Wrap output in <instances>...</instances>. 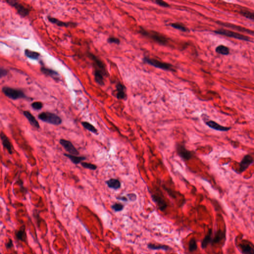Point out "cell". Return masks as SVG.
I'll return each instance as SVG.
<instances>
[{
  "mask_svg": "<svg viewBox=\"0 0 254 254\" xmlns=\"http://www.w3.org/2000/svg\"><path fill=\"white\" fill-rule=\"evenodd\" d=\"M111 208L113 209V211L115 212H120L123 210L124 208V205L121 203L114 204L111 206Z\"/></svg>",
  "mask_w": 254,
  "mask_h": 254,
  "instance_id": "f1b7e54d",
  "label": "cell"
},
{
  "mask_svg": "<svg viewBox=\"0 0 254 254\" xmlns=\"http://www.w3.org/2000/svg\"><path fill=\"white\" fill-rule=\"evenodd\" d=\"M81 164L84 168L89 169L91 170H95L97 168L96 165L92 164V163H89V162H81Z\"/></svg>",
  "mask_w": 254,
  "mask_h": 254,
  "instance_id": "f546056e",
  "label": "cell"
},
{
  "mask_svg": "<svg viewBox=\"0 0 254 254\" xmlns=\"http://www.w3.org/2000/svg\"><path fill=\"white\" fill-rule=\"evenodd\" d=\"M226 237V232H223L221 230L217 231V232L214 234V237L212 238V244H217L219 243V242L225 238Z\"/></svg>",
  "mask_w": 254,
  "mask_h": 254,
  "instance_id": "603a6c76",
  "label": "cell"
},
{
  "mask_svg": "<svg viewBox=\"0 0 254 254\" xmlns=\"http://www.w3.org/2000/svg\"><path fill=\"white\" fill-rule=\"evenodd\" d=\"M176 151L177 155L184 161H189L194 156L195 152L188 150L183 142L176 145Z\"/></svg>",
  "mask_w": 254,
  "mask_h": 254,
  "instance_id": "7a4b0ae2",
  "label": "cell"
},
{
  "mask_svg": "<svg viewBox=\"0 0 254 254\" xmlns=\"http://www.w3.org/2000/svg\"><path fill=\"white\" fill-rule=\"evenodd\" d=\"M8 74V71L6 69L0 68V78L6 76Z\"/></svg>",
  "mask_w": 254,
  "mask_h": 254,
  "instance_id": "74e56055",
  "label": "cell"
},
{
  "mask_svg": "<svg viewBox=\"0 0 254 254\" xmlns=\"http://www.w3.org/2000/svg\"><path fill=\"white\" fill-rule=\"evenodd\" d=\"M81 125H82V126H83L85 129L90 131V132L94 134H96V135L98 134V131H97L96 128H95L93 125L90 123L89 122L84 121V122H81Z\"/></svg>",
  "mask_w": 254,
  "mask_h": 254,
  "instance_id": "d4e9b609",
  "label": "cell"
},
{
  "mask_svg": "<svg viewBox=\"0 0 254 254\" xmlns=\"http://www.w3.org/2000/svg\"><path fill=\"white\" fill-rule=\"evenodd\" d=\"M170 26L173 27L174 28L177 29L178 30H181V31L186 32L187 31V28L185 27L184 25H182L178 23H173V24H170Z\"/></svg>",
  "mask_w": 254,
  "mask_h": 254,
  "instance_id": "1f68e13d",
  "label": "cell"
},
{
  "mask_svg": "<svg viewBox=\"0 0 254 254\" xmlns=\"http://www.w3.org/2000/svg\"><path fill=\"white\" fill-rule=\"evenodd\" d=\"M204 124L210 128L221 132H227L231 130V127H226L222 126L219 124L217 123L216 121L212 120L204 119Z\"/></svg>",
  "mask_w": 254,
  "mask_h": 254,
  "instance_id": "9c48e42d",
  "label": "cell"
},
{
  "mask_svg": "<svg viewBox=\"0 0 254 254\" xmlns=\"http://www.w3.org/2000/svg\"><path fill=\"white\" fill-rule=\"evenodd\" d=\"M141 33H142V34H143V35L150 36V37L153 39V40H155V41H156L159 43L165 44L167 42L166 39L164 37L160 35L159 34L154 33H148V32L145 31V30H142V31H141Z\"/></svg>",
  "mask_w": 254,
  "mask_h": 254,
  "instance_id": "9a60e30c",
  "label": "cell"
},
{
  "mask_svg": "<svg viewBox=\"0 0 254 254\" xmlns=\"http://www.w3.org/2000/svg\"><path fill=\"white\" fill-rule=\"evenodd\" d=\"M127 196L128 197L129 200L131 201V202L136 201L137 200V196L134 193L128 194H127Z\"/></svg>",
  "mask_w": 254,
  "mask_h": 254,
  "instance_id": "d590c367",
  "label": "cell"
},
{
  "mask_svg": "<svg viewBox=\"0 0 254 254\" xmlns=\"http://www.w3.org/2000/svg\"><path fill=\"white\" fill-rule=\"evenodd\" d=\"M38 117L43 122L56 126H58L62 123V120L59 116L51 112H42L38 115Z\"/></svg>",
  "mask_w": 254,
  "mask_h": 254,
  "instance_id": "6da1fadb",
  "label": "cell"
},
{
  "mask_svg": "<svg viewBox=\"0 0 254 254\" xmlns=\"http://www.w3.org/2000/svg\"><path fill=\"white\" fill-rule=\"evenodd\" d=\"M15 238L20 241L23 242L28 245V236L26 234V227L25 225L20 226L18 229H16L15 232Z\"/></svg>",
  "mask_w": 254,
  "mask_h": 254,
  "instance_id": "7c38bea8",
  "label": "cell"
},
{
  "mask_svg": "<svg viewBox=\"0 0 254 254\" xmlns=\"http://www.w3.org/2000/svg\"><path fill=\"white\" fill-rule=\"evenodd\" d=\"M212 229H209L202 240V243H201V247L202 249H206L208 244L212 242Z\"/></svg>",
  "mask_w": 254,
  "mask_h": 254,
  "instance_id": "44dd1931",
  "label": "cell"
},
{
  "mask_svg": "<svg viewBox=\"0 0 254 254\" xmlns=\"http://www.w3.org/2000/svg\"><path fill=\"white\" fill-rule=\"evenodd\" d=\"M117 90V98L118 99H124L127 96L126 92V88L121 83H118L116 85Z\"/></svg>",
  "mask_w": 254,
  "mask_h": 254,
  "instance_id": "ac0fdd59",
  "label": "cell"
},
{
  "mask_svg": "<svg viewBox=\"0 0 254 254\" xmlns=\"http://www.w3.org/2000/svg\"><path fill=\"white\" fill-rule=\"evenodd\" d=\"M238 247L242 254H254V245L249 241H242L238 245Z\"/></svg>",
  "mask_w": 254,
  "mask_h": 254,
  "instance_id": "ba28073f",
  "label": "cell"
},
{
  "mask_svg": "<svg viewBox=\"0 0 254 254\" xmlns=\"http://www.w3.org/2000/svg\"><path fill=\"white\" fill-rule=\"evenodd\" d=\"M41 71L44 75L53 77V78H56L59 76V74L57 72H56V71L52 69H48L47 68L41 67Z\"/></svg>",
  "mask_w": 254,
  "mask_h": 254,
  "instance_id": "cb8c5ba5",
  "label": "cell"
},
{
  "mask_svg": "<svg viewBox=\"0 0 254 254\" xmlns=\"http://www.w3.org/2000/svg\"><path fill=\"white\" fill-rule=\"evenodd\" d=\"M216 52L223 55H228L230 53L229 48L224 45H221L217 46L216 49Z\"/></svg>",
  "mask_w": 254,
  "mask_h": 254,
  "instance_id": "484cf974",
  "label": "cell"
},
{
  "mask_svg": "<svg viewBox=\"0 0 254 254\" xmlns=\"http://www.w3.org/2000/svg\"><path fill=\"white\" fill-rule=\"evenodd\" d=\"M217 24H219V25H221L222 26H225V27H227V28H231L233 29L237 30V31L243 32V33H246L252 35H254V32L253 31L249 30V29L246 28L241 27V26H238V25L233 24H228V23H221L219 21L217 22Z\"/></svg>",
  "mask_w": 254,
  "mask_h": 254,
  "instance_id": "5bb4252c",
  "label": "cell"
},
{
  "mask_svg": "<svg viewBox=\"0 0 254 254\" xmlns=\"http://www.w3.org/2000/svg\"><path fill=\"white\" fill-rule=\"evenodd\" d=\"M64 155L66 157L69 158L72 163H74L75 164H78L79 163H81L82 161L85 160H86V157H84V156H78L74 155H70V154H67V153H65L64 154Z\"/></svg>",
  "mask_w": 254,
  "mask_h": 254,
  "instance_id": "7402d4cb",
  "label": "cell"
},
{
  "mask_svg": "<svg viewBox=\"0 0 254 254\" xmlns=\"http://www.w3.org/2000/svg\"><path fill=\"white\" fill-rule=\"evenodd\" d=\"M254 163V158L250 155L244 156L239 163V168L238 170H234L238 174H241L245 172L251 165Z\"/></svg>",
  "mask_w": 254,
  "mask_h": 254,
  "instance_id": "8992f818",
  "label": "cell"
},
{
  "mask_svg": "<svg viewBox=\"0 0 254 254\" xmlns=\"http://www.w3.org/2000/svg\"><path fill=\"white\" fill-rule=\"evenodd\" d=\"M5 246L7 250H10L11 248H13L14 246L13 240L11 238H9L8 240L5 244Z\"/></svg>",
  "mask_w": 254,
  "mask_h": 254,
  "instance_id": "836d02e7",
  "label": "cell"
},
{
  "mask_svg": "<svg viewBox=\"0 0 254 254\" xmlns=\"http://www.w3.org/2000/svg\"><path fill=\"white\" fill-rule=\"evenodd\" d=\"M143 61L149 65L162 70L171 71L173 68L172 65L166 63L161 62L160 61H158L156 59L145 57L143 58Z\"/></svg>",
  "mask_w": 254,
  "mask_h": 254,
  "instance_id": "5b68a950",
  "label": "cell"
},
{
  "mask_svg": "<svg viewBox=\"0 0 254 254\" xmlns=\"http://www.w3.org/2000/svg\"><path fill=\"white\" fill-rule=\"evenodd\" d=\"M0 138L1 140L4 148L8 151L10 154L11 155L13 152V147L9 138L5 134L2 132L0 133Z\"/></svg>",
  "mask_w": 254,
  "mask_h": 254,
  "instance_id": "4fadbf2b",
  "label": "cell"
},
{
  "mask_svg": "<svg viewBox=\"0 0 254 254\" xmlns=\"http://www.w3.org/2000/svg\"><path fill=\"white\" fill-rule=\"evenodd\" d=\"M188 249H189L190 252H191V253L197 250L198 249V245H197V241L196 238H192V239H190L189 242Z\"/></svg>",
  "mask_w": 254,
  "mask_h": 254,
  "instance_id": "83f0119b",
  "label": "cell"
},
{
  "mask_svg": "<svg viewBox=\"0 0 254 254\" xmlns=\"http://www.w3.org/2000/svg\"><path fill=\"white\" fill-rule=\"evenodd\" d=\"M2 91L6 96L9 97V99L13 100L25 98V94L20 90L13 89L9 87H4L2 89Z\"/></svg>",
  "mask_w": 254,
  "mask_h": 254,
  "instance_id": "277c9868",
  "label": "cell"
},
{
  "mask_svg": "<svg viewBox=\"0 0 254 254\" xmlns=\"http://www.w3.org/2000/svg\"><path fill=\"white\" fill-rule=\"evenodd\" d=\"M242 15H243L244 17L253 20H254V14L251 11L247 10L241 11L240 12Z\"/></svg>",
  "mask_w": 254,
  "mask_h": 254,
  "instance_id": "4dcf8cb0",
  "label": "cell"
},
{
  "mask_svg": "<svg viewBox=\"0 0 254 254\" xmlns=\"http://www.w3.org/2000/svg\"><path fill=\"white\" fill-rule=\"evenodd\" d=\"M6 2L10 5L15 8L18 14L21 16L25 17V16H28L29 14V9L25 8V7L22 4L19 3L18 2L14 1V0H9V1H7Z\"/></svg>",
  "mask_w": 254,
  "mask_h": 254,
  "instance_id": "52a82bcc",
  "label": "cell"
},
{
  "mask_svg": "<svg viewBox=\"0 0 254 254\" xmlns=\"http://www.w3.org/2000/svg\"><path fill=\"white\" fill-rule=\"evenodd\" d=\"M24 54L27 57L34 60H38L40 56V54L39 53L35 51H31L28 49L25 50Z\"/></svg>",
  "mask_w": 254,
  "mask_h": 254,
  "instance_id": "4316f807",
  "label": "cell"
},
{
  "mask_svg": "<svg viewBox=\"0 0 254 254\" xmlns=\"http://www.w3.org/2000/svg\"><path fill=\"white\" fill-rule=\"evenodd\" d=\"M214 33L217 34L224 35L229 37L233 38L239 40H243L245 41H251V38L248 36L242 35L239 33H235L230 30H227L225 29L221 28L214 31Z\"/></svg>",
  "mask_w": 254,
  "mask_h": 254,
  "instance_id": "3957f363",
  "label": "cell"
},
{
  "mask_svg": "<svg viewBox=\"0 0 254 254\" xmlns=\"http://www.w3.org/2000/svg\"><path fill=\"white\" fill-rule=\"evenodd\" d=\"M31 107H33V108L34 109L39 110L42 108L43 104L42 102H39V101L33 102V103L31 104Z\"/></svg>",
  "mask_w": 254,
  "mask_h": 254,
  "instance_id": "d6a6232c",
  "label": "cell"
},
{
  "mask_svg": "<svg viewBox=\"0 0 254 254\" xmlns=\"http://www.w3.org/2000/svg\"><path fill=\"white\" fill-rule=\"evenodd\" d=\"M151 197L152 201L155 202L156 205L158 207V209L161 212L164 211L167 207V204L162 196L158 194L151 195Z\"/></svg>",
  "mask_w": 254,
  "mask_h": 254,
  "instance_id": "8fae6325",
  "label": "cell"
},
{
  "mask_svg": "<svg viewBox=\"0 0 254 254\" xmlns=\"http://www.w3.org/2000/svg\"><path fill=\"white\" fill-rule=\"evenodd\" d=\"M48 20L49 21L51 22L52 24H55L58 26H60V27H70V26H76V24L73 23H68V22H64V21H61V20H59L58 19H56L55 18H53L51 16H48Z\"/></svg>",
  "mask_w": 254,
  "mask_h": 254,
  "instance_id": "2e32d148",
  "label": "cell"
},
{
  "mask_svg": "<svg viewBox=\"0 0 254 254\" xmlns=\"http://www.w3.org/2000/svg\"><path fill=\"white\" fill-rule=\"evenodd\" d=\"M107 41L109 43H114L116 44H119L120 43V41L118 38L114 37H111L109 38L108 40H107Z\"/></svg>",
  "mask_w": 254,
  "mask_h": 254,
  "instance_id": "e575fe53",
  "label": "cell"
},
{
  "mask_svg": "<svg viewBox=\"0 0 254 254\" xmlns=\"http://www.w3.org/2000/svg\"><path fill=\"white\" fill-rule=\"evenodd\" d=\"M155 2L156 4H157L158 5L163 7H164V8H167V7H170L168 3H166L165 2L163 1L157 0V1H155Z\"/></svg>",
  "mask_w": 254,
  "mask_h": 254,
  "instance_id": "8d00e7d4",
  "label": "cell"
},
{
  "mask_svg": "<svg viewBox=\"0 0 254 254\" xmlns=\"http://www.w3.org/2000/svg\"><path fill=\"white\" fill-rule=\"evenodd\" d=\"M106 184L108 186V187L110 189H112L116 190L119 189L121 187V183L117 179H115V178H111L110 179L106 181Z\"/></svg>",
  "mask_w": 254,
  "mask_h": 254,
  "instance_id": "ffe728a7",
  "label": "cell"
},
{
  "mask_svg": "<svg viewBox=\"0 0 254 254\" xmlns=\"http://www.w3.org/2000/svg\"><path fill=\"white\" fill-rule=\"evenodd\" d=\"M60 143L70 155H79V151H77V149L75 147V146L70 141L65 139H61L60 140Z\"/></svg>",
  "mask_w": 254,
  "mask_h": 254,
  "instance_id": "30bf717a",
  "label": "cell"
},
{
  "mask_svg": "<svg viewBox=\"0 0 254 254\" xmlns=\"http://www.w3.org/2000/svg\"><path fill=\"white\" fill-rule=\"evenodd\" d=\"M147 248L150 250H162L165 251H167L170 250L171 248L169 246L166 245H163V244H154V243H148L147 244Z\"/></svg>",
  "mask_w": 254,
  "mask_h": 254,
  "instance_id": "d6986e66",
  "label": "cell"
},
{
  "mask_svg": "<svg viewBox=\"0 0 254 254\" xmlns=\"http://www.w3.org/2000/svg\"><path fill=\"white\" fill-rule=\"evenodd\" d=\"M23 114H24V116H25L26 118L28 120V121L29 122L31 126L36 129H39L40 128V125L37 120L35 119L34 116L30 112L28 111H24L23 112Z\"/></svg>",
  "mask_w": 254,
  "mask_h": 254,
  "instance_id": "e0dca14e",
  "label": "cell"
},
{
  "mask_svg": "<svg viewBox=\"0 0 254 254\" xmlns=\"http://www.w3.org/2000/svg\"><path fill=\"white\" fill-rule=\"evenodd\" d=\"M117 199L123 201V202H128L129 201L128 199L126 196H120V197H117Z\"/></svg>",
  "mask_w": 254,
  "mask_h": 254,
  "instance_id": "f35d334b",
  "label": "cell"
}]
</instances>
